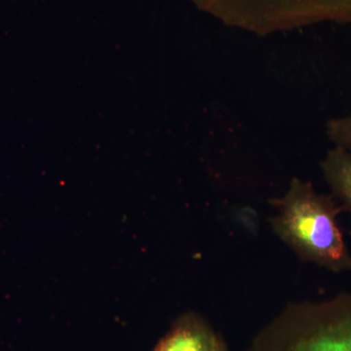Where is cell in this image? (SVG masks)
I'll return each mask as SVG.
<instances>
[{"instance_id": "cell-5", "label": "cell", "mask_w": 351, "mask_h": 351, "mask_svg": "<svg viewBox=\"0 0 351 351\" xmlns=\"http://www.w3.org/2000/svg\"><path fill=\"white\" fill-rule=\"evenodd\" d=\"M326 134L335 147L351 152V114L330 119Z\"/></svg>"}, {"instance_id": "cell-4", "label": "cell", "mask_w": 351, "mask_h": 351, "mask_svg": "<svg viewBox=\"0 0 351 351\" xmlns=\"http://www.w3.org/2000/svg\"><path fill=\"white\" fill-rule=\"evenodd\" d=\"M321 171L332 195L351 214V152L332 147L321 162Z\"/></svg>"}, {"instance_id": "cell-1", "label": "cell", "mask_w": 351, "mask_h": 351, "mask_svg": "<svg viewBox=\"0 0 351 351\" xmlns=\"http://www.w3.org/2000/svg\"><path fill=\"white\" fill-rule=\"evenodd\" d=\"M274 205V232L298 257L334 274L351 271V253L338 221L343 208L334 196L295 178Z\"/></svg>"}, {"instance_id": "cell-3", "label": "cell", "mask_w": 351, "mask_h": 351, "mask_svg": "<svg viewBox=\"0 0 351 351\" xmlns=\"http://www.w3.org/2000/svg\"><path fill=\"white\" fill-rule=\"evenodd\" d=\"M154 351H228V346L203 316L188 313L173 322Z\"/></svg>"}, {"instance_id": "cell-2", "label": "cell", "mask_w": 351, "mask_h": 351, "mask_svg": "<svg viewBox=\"0 0 351 351\" xmlns=\"http://www.w3.org/2000/svg\"><path fill=\"white\" fill-rule=\"evenodd\" d=\"M244 351H351V293L290 304Z\"/></svg>"}]
</instances>
